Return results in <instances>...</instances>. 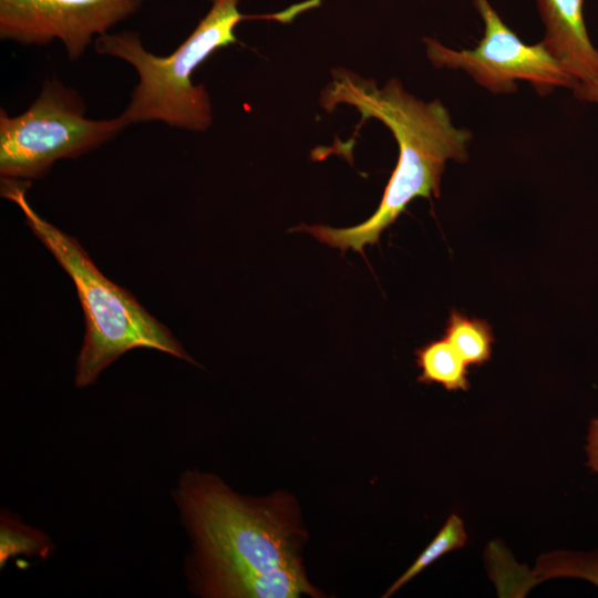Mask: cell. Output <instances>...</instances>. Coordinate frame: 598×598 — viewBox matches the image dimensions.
Wrapping results in <instances>:
<instances>
[{
    "instance_id": "1",
    "label": "cell",
    "mask_w": 598,
    "mask_h": 598,
    "mask_svg": "<svg viewBox=\"0 0 598 598\" xmlns=\"http://www.w3.org/2000/svg\"><path fill=\"white\" fill-rule=\"evenodd\" d=\"M319 103L327 112L348 105L360 113L362 121L381 122L399 147L398 162L381 202L368 219L346 228L324 225L296 228L343 252L353 249L363 254L364 246L377 244L382 231L413 199L440 196L442 175L448 161L464 163L468 159L471 131L456 126L441 101L416 97L396 78L380 86L373 79L346 68H334L320 93Z\"/></svg>"
},
{
    "instance_id": "2",
    "label": "cell",
    "mask_w": 598,
    "mask_h": 598,
    "mask_svg": "<svg viewBox=\"0 0 598 598\" xmlns=\"http://www.w3.org/2000/svg\"><path fill=\"white\" fill-rule=\"evenodd\" d=\"M172 498L192 544L186 574L195 594L234 598L251 576L301 565L298 529L281 504L245 498L198 471L182 473Z\"/></svg>"
},
{
    "instance_id": "3",
    "label": "cell",
    "mask_w": 598,
    "mask_h": 598,
    "mask_svg": "<svg viewBox=\"0 0 598 598\" xmlns=\"http://www.w3.org/2000/svg\"><path fill=\"white\" fill-rule=\"evenodd\" d=\"M322 0H305L272 13L244 14L240 0H212L208 12L192 33L168 55L145 50L137 31L104 33L94 41L99 54L130 63L138 75L130 102L120 114L128 124L163 122L189 132H206L213 123L210 95L192 80L195 70L215 51L238 43L235 30L244 20L290 23Z\"/></svg>"
},
{
    "instance_id": "4",
    "label": "cell",
    "mask_w": 598,
    "mask_h": 598,
    "mask_svg": "<svg viewBox=\"0 0 598 598\" xmlns=\"http://www.w3.org/2000/svg\"><path fill=\"white\" fill-rule=\"evenodd\" d=\"M29 181L1 178V196L16 203L25 223L75 285L85 319L74 384H94L101 372L135 348H151L196 364L173 333L124 288L107 279L79 241L39 216L27 200Z\"/></svg>"
},
{
    "instance_id": "5",
    "label": "cell",
    "mask_w": 598,
    "mask_h": 598,
    "mask_svg": "<svg viewBox=\"0 0 598 598\" xmlns=\"http://www.w3.org/2000/svg\"><path fill=\"white\" fill-rule=\"evenodd\" d=\"M128 124L85 116V102L56 76L48 78L21 114L0 110L1 178L29 181L45 176L62 158H75L115 138Z\"/></svg>"
},
{
    "instance_id": "6",
    "label": "cell",
    "mask_w": 598,
    "mask_h": 598,
    "mask_svg": "<svg viewBox=\"0 0 598 598\" xmlns=\"http://www.w3.org/2000/svg\"><path fill=\"white\" fill-rule=\"evenodd\" d=\"M484 30L473 49H452L424 38L425 53L434 68L460 70L493 94H512L518 81L529 83L540 95L556 89L573 90L577 81L546 50L542 41L527 44L502 20L489 0H473Z\"/></svg>"
},
{
    "instance_id": "7",
    "label": "cell",
    "mask_w": 598,
    "mask_h": 598,
    "mask_svg": "<svg viewBox=\"0 0 598 598\" xmlns=\"http://www.w3.org/2000/svg\"><path fill=\"white\" fill-rule=\"evenodd\" d=\"M144 0H0V38L22 45L62 42L76 61L94 35L135 14Z\"/></svg>"
},
{
    "instance_id": "8",
    "label": "cell",
    "mask_w": 598,
    "mask_h": 598,
    "mask_svg": "<svg viewBox=\"0 0 598 598\" xmlns=\"http://www.w3.org/2000/svg\"><path fill=\"white\" fill-rule=\"evenodd\" d=\"M546 50L577 83H598V50L584 19V0H536Z\"/></svg>"
},
{
    "instance_id": "9",
    "label": "cell",
    "mask_w": 598,
    "mask_h": 598,
    "mask_svg": "<svg viewBox=\"0 0 598 598\" xmlns=\"http://www.w3.org/2000/svg\"><path fill=\"white\" fill-rule=\"evenodd\" d=\"M416 364L421 370L417 381L443 385L447 391L470 389L468 364L443 337L415 350Z\"/></svg>"
},
{
    "instance_id": "10",
    "label": "cell",
    "mask_w": 598,
    "mask_h": 598,
    "mask_svg": "<svg viewBox=\"0 0 598 598\" xmlns=\"http://www.w3.org/2000/svg\"><path fill=\"white\" fill-rule=\"evenodd\" d=\"M444 338L468 365H482L491 359L494 337L486 320L471 318L453 309Z\"/></svg>"
},
{
    "instance_id": "11",
    "label": "cell",
    "mask_w": 598,
    "mask_h": 598,
    "mask_svg": "<svg viewBox=\"0 0 598 598\" xmlns=\"http://www.w3.org/2000/svg\"><path fill=\"white\" fill-rule=\"evenodd\" d=\"M54 550L50 537L4 509L0 516V566L18 555L48 558Z\"/></svg>"
},
{
    "instance_id": "12",
    "label": "cell",
    "mask_w": 598,
    "mask_h": 598,
    "mask_svg": "<svg viewBox=\"0 0 598 598\" xmlns=\"http://www.w3.org/2000/svg\"><path fill=\"white\" fill-rule=\"evenodd\" d=\"M467 542V533L462 518L456 514H451L443 527L439 530L433 540L419 555L415 561L391 585L383 597H390L402 586L414 578L443 555L462 548Z\"/></svg>"
},
{
    "instance_id": "13",
    "label": "cell",
    "mask_w": 598,
    "mask_h": 598,
    "mask_svg": "<svg viewBox=\"0 0 598 598\" xmlns=\"http://www.w3.org/2000/svg\"><path fill=\"white\" fill-rule=\"evenodd\" d=\"M534 574L538 580L578 577L598 586V553L554 551L538 558Z\"/></svg>"
},
{
    "instance_id": "14",
    "label": "cell",
    "mask_w": 598,
    "mask_h": 598,
    "mask_svg": "<svg viewBox=\"0 0 598 598\" xmlns=\"http://www.w3.org/2000/svg\"><path fill=\"white\" fill-rule=\"evenodd\" d=\"M586 451L588 465L598 474V417L591 421Z\"/></svg>"
},
{
    "instance_id": "15",
    "label": "cell",
    "mask_w": 598,
    "mask_h": 598,
    "mask_svg": "<svg viewBox=\"0 0 598 598\" xmlns=\"http://www.w3.org/2000/svg\"><path fill=\"white\" fill-rule=\"evenodd\" d=\"M571 91L577 100L598 104V83H577Z\"/></svg>"
}]
</instances>
